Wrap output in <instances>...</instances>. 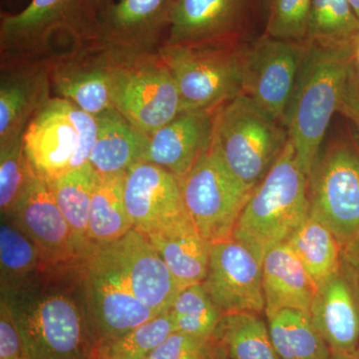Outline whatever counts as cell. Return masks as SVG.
<instances>
[{
  "instance_id": "cell-1",
  "label": "cell",
  "mask_w": 359,
  "mask_h": 359,
  "mask_svg": "<svg viewBox=\"0 0 359 359\" xmlns=\"http://www.w3.org/2000/svg\"><path fill=\"white\" fill-rule=\"evenodd\" d=\"M1 297L18 323L25 359H100L81 259L44 266Z\"/></svg>"
},
{
  "instance_id": "cell-2",
  "label": "cell",
  "mask_w": 359,
  "mask_h": 359,
  "mask_svg": "<svg viewBox=\"0 0 359 359\" xmlns=\"http://www.w3.org/2000/svg\"><path fill=\"white\" fill-rule=\"evenodd\" d=\"M355 50L356 46L304 42L301 67L285 112V126L297 159L308 176L356 69Z\"/></svg>"
},
{
  "instance_id": "cell-3",
  "label": "cell",
  "mask_w": 359,
  "mask_h": 359,
  "mask_svg": "<svg viewBox=\"0 0 359 359\" xmlns=\"http://www.w3.org/2000/svg\"><path fill=\"white\" fill-rule=\"evenodd\" d=\"M311 214L308 175L302 171L292 141L252 190L233 231V240L263 263L271 248L287 238Z\"/></svg>"
},
{
  "instance_id": "cell-4",
  "label": "cell",
  "mask_w": 359,
  "mask_h": 359,
  "mask_svg": "<svg viewBox=\"0 0 359 359\" xmlns=\"http://www.w3.org/2000/svg\"><path fill=\"white\" fill-rule=\"evenodd\" d=\"M289 140L285 125L244 93L215 111L212 146L250 189L263 181Z\"/></svg>"
},
{
  "instance_id": "cell-5",
  "label": "cell",
  "mask_w": 359,
  "mask_h": 359,
  "mask_svg": "<svg viewBox=\"0 0 359 359\" xmlns=\"http://www.w3.org/2000/svg\"><path fill=\"white\" fill-rule=\"evenodd\" d=\"M247 46L244 37L163 45L159 53L178 86L183 110H215L243 93Z\"/></svg>"
},
{
  "instance_id": "cell-6",
  "label": "cell",
  "mask_w": 359,
  "mask_h": 359,
  "mask_svg": "<svg viewBox=\"0 0 359 359\" xmlns=\"http://www.w3.org/2000/svg\"><path fill=\"white\" fill-rule=\"evenodd\" d=\"M93 22L84 0H30L0 20V60L54 58L91 40Z\"/></svg>"
},
{
  "instance_id": "cell-7",
  "label": "cell",
  "mask_w": 359,
  "mask_h": 359,
  "mask_svg": "<svg viewBox=\"0 0 359 359\" xmlns=\"http://www.w3.org/2000/svg\"><path fill=\"white\" fill-rule=\"evenodd\" d=\"M110 54L111 101L135 128L150 137L183 111L178 86L159 51Z\"/></svg>"
},
{
  "instance_id": "cell-8",
  "label": "cell",
  "mask_w": 359,
  "mask_h": 359,
  "mask_svg": "<svg viewBox=\"0 0 359 359\" xmlns=\"http://www.w3.org/2000/svg\"><path fill=\"white\" fill-rule=\"evenodd\" d=\"M96 137L94 116L53 96L26 127L23 145L35 176L51 182L89 163Z\"/></svg>"
},
{
  "instance_id": "cell-9",
  "label": "cell",
  "mask_w": 359,
  "mask_h": 359,
  "mask_svg": "<svg viewBox=\"0 0 359 359\" xmlns=\"http://www.w3.org/2000/svg\"><path fill=\"white\" fill-rule=\"evenodd\" d=\"M311 215L334 233L341 248L359 236V145L337 135L321 147L308 176Z\"/></svg>"
},
{
  "instance_id": "cell-10",
  "label": "cell",
  "mask_w": 359,
  "mask_h": 359,
  "mask_svg": "<svg viewBox=\"0 0 359 359\" xmlns=\"http://www.w3.org/2000/svg\"><path fill=\"white\" fill-rule=\"evenodd\" d=\"M92 332L99 349L159 316L135 297L108 245H92L82 257Z\"/></svg>"
},
{
  "instance_id": "cell-11",
  "label": "cell",
  "mask_w": 359,
  "mask_h": 359,
  "mask_svg": "<svg viewBox=\"0 0 359 359\" xmlns=\"http://www.w3.org/2000/svg\"><path fill=\"white\" fill-rule=\"evenodd\" d=\"M180 184L200 235L211 244L233 240V229L254 189L233 174L212 144Z\"/></svg>"
},
{
  "instance_id": "cell-12",
  "label": "cell",
  "mask_w": 359,
  "mask_h": 359,
  "mask_svg": "<svg viewBox=\"0 0 359 359\" xmlns=\"http://www.w3.org/2000/svg\"><path fill=\"white\" fill-rule=\"evenodd\" d=\"M304 42L264 34L248 44L243 93L285 125V112L301 67Z\"/></svg>"
},
{
  "instance_id": "cell-13",
  "label": "cell",
  "mask_w": 359,
  "mask_h": 359,
  "mask_svg": "<svg viewBox=\"0 0 359 359\" xmlns=\"http://www.w3.org/2000/svg\"><path fill=\"white\" fill-rule=\"evenodd\" d=\"M174 0H119L97 16L89 43L113 54L158 52L166 42Z\"/></svg>"
},
{
  "instance_id": "cell-14",
  "label": "cell",
  "mask_w": 359,
  "mask_h": 359,
  "mask_svg": "<svg viewBox=\"0 0 359 359\" xmlns=\"http://www.w3.org/2000/svg\"><path fill=\"white\" fill-rule=\"evenodd\" d=\"M124 200L133 229L145 237L193 223L179 179L152 163H137L126 172Z\"/></svg>"
},
{
  "instance_id": "cell-15",
  "label": "cell",
  "mask_w": 359,
  "mask_h": 359,
  "mask_svg": "<svg viewBox=\"0 0 359 359\" xmlns=\"http://www.w3.org/2000/svg\"><path fill=\"white\" fill-rule=\"evenodd\" d=\"M203 287L222 316L264 311L262 263L233 240L212 244Z\"/></svg>"
},
{
  "instance_id": "cell-16",
  "label": "cell",
  "mask_w": 359,
  "mask_h": 359,
  "mask_svg": "<svg viewBox=\"0 0 359 359\" xmlns=\"http://www.w3.org/2000/svg\"><path fill=\"white\" fill-rule=\"evenodd\" d=\"M7 216L39 247L43 268L74 263L92 247L82 244L73 233L56 203L50 182L37 176Z\"/></svg>"
},
{
  "instance_id": "cell-17",
  "label": "cell",
  "mask_w": 359,
  "mask_h": 359,
  "mask_svg": "<svg viewBox=\"0 0 359 359\" xmlns=\"http://www.w3.org/2000/svg\"><path fill=\"white\" fill-rule=\"evenodd\" d=\"M51 92L50 59L0 60V141L25 133Z\"/></svg>"
},
{
  "instance_id": "cell-18",
  "label": "cell",
  "mask_w": 359,
  "mask_h": 359,
  "mask_svg": "<svg viewBox=\"0 0 359 359\" xmlns=\"http://www.w3.org/2000/svg\"><path fill=\"white\" fill-rule=\"evenodd\" d=\"M50 61L51 87L56 97L94 117L113 108L109 52L88 43Z\"/></svg>"
},
{
  "instance_id": "cell-19",
  "label": "cell",
  "mask_w": 359,
  "mask_h": 359,
  "mask_svg": "<svg viewBox=\"0 0 359 359\" xmlns=\"http://www.w3.org/2000/svg\"><path fill=\"white\" fill-rule=\"evenodd\" d=\"M107 245L135 297L159 316L170 311L182 289L148 238L132 229Z\"/></svg>"
},
{
  "instance_id": "cell-20",
  "label": "cell",
  "mask_w": 359,
  "mask_h": 359,
  "mask_svg": "<svg viewBox=\"0 0 359 359\" xmlns=\"http://www.w3.org/2000/svg\"><path fill=\"white\" fill-rule=\"evenodd\" d=\"M215 111H182L149 137L144 162L164 168L181 181L212 147Z\"/></svg>"
},
{
  "instance_id": "cell-21",
  "label": "cell",
  "mask_w": 359,
  "mask_h": 359,
  "mask_svg": "<svg viewBox=\"0 0 359 359\" xmlns=\"http://www.w3.org/2000/svg\"><path fill=\"white\" fill-rule=\"evenodd\" d=\"M309 313L332 351L359 349V287L342 259L339 271L318 285Z\"/></svg>"
},
{
  "instance_id": "cell-22",
  "label": "cell",
  "mask_w": 359,
  "mask_h": 359,
  "mask_svg": "<svg viewBox=\"0 0 359 359\" xmlns=\"http://www.w3.org/2000/svg\"><path fill=\"white\" fill-rule=\"evenodd\" d=\"M247 0H174L164 45L244 37Z\"/></svg>"
},
{
  "instance_id": "cell-23",
  "label": "cell",
  "mask_w": 359,
  "mask_h": 359,
  "mask_svg": "<svg viewBox=\"0 0 359 359\" xmlns=\"http://www.w3.org/2000/svg\"><path fill=\"white\" fill-rule=\"evenodd\" d=\"M262 269L266 318L282 309H311L318 285L287 242L266 252Z\"/></svg>"
},
{
  "instance_id": "cell-24",
  "label": "cell",
  "mask_w": 359,
  "mask_h": 359,
  "mask_svg": "<svg viewBox=\"0 0 359 359\" xmlns=\"http://www.w3.org/2000/svg\"><path fill=\"white\" fill-rule=\"evenodd\" d=\"M95 145L89 164L98 176L125 174L147 154L149 136L135 128L114 107L96 116Z\"/></svg>"
},
{
  "instance_id": "cell-25",
  "label": "cell",
  "mask_w": 359,
  "mask_h": 359,
  "mask_svg": "<svg viewBox=\"0 0 359 359\" xmlns=\"http://www.w3.org/2000/svg\"><path fill=\"white\" fill-rule=\"evenodd\" d=\"M147 238L182 290L204 282L209 271L212 244L200 235L193 223Z\"/></svg>"
},
{
  "instance_id": "cell-26",
  "label": "cell",
  "mask_w": 359,
  "mask_h": 359,
  "mask_svg": "<svg viewBox=\"0 0 359 359\" xmlns=\"http://www.w3.org/2000/svg\"><path fill=\"white\" fill-rule=\"evenodd\" d=\"M125 174L97 175L88 222V241L92 245L113 244L133 229L125 205Z\"/></svg>"
},
{
  "instance_id": "cell-27",
  "label": "cell",
  "mask_w": 359,
  "mask_h": 359,
  "mask_svg": "<svg viewBox=\"0 0 359 359\" xmlns=\"http://www.w3.org/2000/svg\"><path fill=\"white\" fill-rule=\"evenodd\" d=\"M268 327L280 359H330L332 355L309 311L282 309L268 318Z\"/></svg>"
},
{
  "instance_id": "cell-28",
  "label": "cell",
  "mask_w": 359,
  "mask_h": 359,
  "mask_svg": "<svg viewBox=\"0 0 359 359\" xmlns=\"http://www.w3.org/2000/svg\"><path fill=\"white\" fill-rule=\"evenodd\" d=\"M287 243L318 287L341 266L342 248L339 241L327 224L311 214Z\"/></svg>"
},
{
  "instance_id": "cell-29",
  "label": "cell",
  "mask_w": 359,
  "mask_h": 359,
  "mask_svg": "<svg viewBox=\"0 0 359 359\" xmlns=\"http://www.w3.org/2000/svg\"><path fill=\"white\" fill-rule=\"evenodd\" d=\"M214 337L230 359H280L271 342L268 325L259 313L224 314Z\"/></svg>"
},
{
  "instance_id": "cell-30",
  "label": "cell",
  "mask_w": 359,
  "mask_h": 359,
  "mask_svg": "<svg viewBox=\"0 0 359 359\" xmlns=\"http://www.w3.org/2000/svg\"><path fill=\"white\" fill-rule=\"evenodd\" d=\"M42 268L43 259L36 244L11 217H1V292L13 290L25 283Z\"/></svg>"
},
{
  "instance_id": "cell-31",
  "label": "cell",
  "mask_w": 359,
  "mask_h": 359,
  "mask_svg": "<svg viewBox=\"0 0 359 359\" xmlns=\"http://www.w3.org/2000/svg\"><path fill=\"white\" fill-rule=\"evenodd\" d=\"M96 180L95 171L87 163L50 182L59 209L78 240L88 247L92 245L88 241L90 205Z\"/></svg>"
},
{
  "instance_id": "cell-32",
  "label": "cell",
  "mask_w": 359,
  "mask_h": 359,
  "mask_svg": "<svg viewBox=\"0 0 359 359\" xmlns=\"http://www.w3.org/2000/svg\"><path fill=\"white\" fill-rule=\"evenodd\" d=\"M306 41L332 46H356L359 18L349 0H311Z\"/></svg>"
},
{
  "instance_id": "cell-33",
  "label": "cell",
  "mask_w": 359,
  "mask_h": 359,
  "mask_svg": "<svg viewBox=\"0 0 359 359\" xmlns=\"http://www.w3.org/2000/svg\"><path fill=\"white\" fill-rule=\"evenodd\" d=\"M23 134L0 141L1 217L11 214L35 176L26 158Z\"/></svg>"
},
{
  "instance_id": "cell-34",
  "label": "cell",
  "mask_w": 359,
  "mask_h": 359,
  "mask_svg": "<svg viewBox=\"0 0 359 359\" xmlns=\"http://www.w3.org/2000/svg\"><path fill=\"white\" fill-rule=\"evenodd\" d=\"M174 332L173 313L160 314L106 346L101 351L100 359H147Z\"/></svg>"
},
{
  "instance_id": "cell-35",
  "label": "cell",
  "mask_w": 359,
  "mask_h": 359,
  "mask_svg": "<svg viewBox=\"0 0 359 359\" xmlns=\"http://www.w3.org/2000/svg\"><path fill=\"white\" fill-rule=\"evenodd\" d=\"M170 311L178 318L182 330L196 335L214 334L223 316L212 304L202 283L182 290Z\"/></svg>"
},
{
  "instance_id": "cell-36",
  "label": "cell",
  "mask_w": 359,
  "mask_h": 359,
  "mask_svg": "<svg viewBox=\"0 0 359 359\" xmlns=\"http://www.w3.org/2000/svg\"><path fill=\"white\" fill-rule=\"evenodd\" d=\"M264 1L266 13L264 34L290 41H306L311 0Z\"/></svg>"
},
{
  "instance_id": "cell-37",
  "label": "cell",
  "mask_w": 359,
  "mask_h": 359,
  "mask_svg": "<svg viewBox=\"0 0 359 359\" xmlns=\"http://www.w3.org/2000/svg\"><path fill=\"white\" fill-rule=\"evenodd\" d=\"M216 346L215 337H201L174 332L147 359H209Z\"/></svg>"
},
{
  "instance_id": "cell-38",
  "label": "cell",
  "mask_w": 359,
  "mask_h": 359,
  "mask_svg": "<svg viewBox=\"0 0 359 359\" xmlns=\"http://www.w3.org/2000/svg\"><path fill=\"white\" fill-rule=\"evenodd\" d=\"M0 358L25 359V347L18 323L6 299H0Z\"/></svg>"
},
{
  "instance_id": "cell-39",
  "label": "cell",
  "mask_w": 359,
  "mask_h": 359,
  "mask_svg": "<svg viewBox=\"0 0 359 359\" xmlns=\"http://www.w3.org/2000/svg\"><path fill=\"white\" fill-rule=\"evenodd\" d=\"M358 71V69L354 71L339 113L353 123L358 135L356 140L359 145V73Z\"/></svg>"
},
{
  "instance_id": "cell-40",
  "label": "cell",
  "mask_w": 359,
  "mask_h": 359,
  "mask_svg": "<svg viewBox=\"0 0 359 359\" xmlns=\"http://www.w3.org/2000/svg\"><path fill=\"white\" fill-rule=\"evenodd\" d=\"M342 263L349 269L359 287V236L342 248Z\"/></svg>"
},
{
  "instance_id": "cell-41",
  "label": "cell",
  "mask_w": 359,
  "mask_h": 359,
  "mask_svg": "<svg viewBox=\"0 0 359 359\" xmlns=\"http://www.w3.org/2000/svg\"><path fill=\"white\" fill-rule=\"evenodd\" d=\"M113 2H114V0H84L85 8H86L90 18L93 21V27L98 14Z\"/></svg>"
},
{
  "instance_id": "cell-42",
  "label": "cell",
  "mask_w": 359,
  "mask_h": 359,
  "mask_svg": "<svg viewBox=\"0 0 359 359\" xmlns=\"http://www.w3.org/2000/svg\"><path fill=\"white\" fill-rule=\"evenodd\" d=\"M209 359H230V358H229L228 353H226V351H224V347L222 346L221 344H219V342L217 341V340H216V346H215L214 351H212L211 356H210Z\"/></svg>"
},
{
  "instance_id": "cell-43",
  "label": "cell",
  "mask_w": 359,
  "mask_h": 359,
  "mask_svg": "<svg viewBox=\"0 0 359 359\" xmlns=\"http://www.w3.org/2000/svg\"><path fill=\"white\" fill-rule=\"evenodd\" d=\"M330 359H359V349L353 353H337L332 351Z\"/></svg>"
},
{
  "instance_id": "cell-44",
  "label": "cell",
  "mask_w": 359,
  "mask_h": 359,
  "mask_svg": "<svg viewBox=\"0 0 359 359\" xmlns=\"http://www.w3.org/2000/svg\"><path fill=\"white\" fill-rule=\"evenodd\" d=\"M349 2H351V6L353 7L354 13H355L359 18V0H349Z\"/></svg>"
},
{
  "instance_id": "cell-45",
  "label": "cell",
  "mask_w": 359,
  "mask_h": 359,
  "mask_svg": "<svg viewBox=\"0 0 359 359\" xmlns=\"http://www.w3.org/2000/svg\"><path fill=\"white\" fill-rule=\"evenodd\" d=\"M355 55H356V65H358V69H359V42H358V45H356Z\"/></svg>"
},
{
  "instance_id": "cell-46",
  "label": "cell",
  "mask_w": 359,
  "mask_h": 359,
  "mask_svg": "<svg viewBox=\"0 0 359 359\" xmlns=\"http://www.w3.org/2000/svg\"><path fill=\"white\" fill-rule=\"evenodd\" d=\"M0 359H7V358H0Z\"/></svg>"
}]
</instances>
